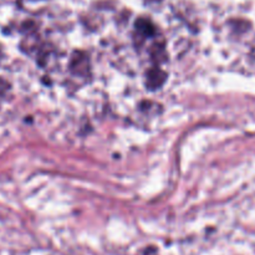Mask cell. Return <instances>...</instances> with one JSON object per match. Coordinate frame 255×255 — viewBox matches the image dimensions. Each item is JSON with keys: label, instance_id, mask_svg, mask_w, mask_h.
Masks as SVG:
<instances>
[{"label": "cell", "instance_id": "7a4b0ae2", "mask_svg": "<svg viewBox=\"0 0 255 255\" xmlns=\"http://www.w3.org/2000/svg\"><path fill=\"white\" fill-rule=\"evenodd\" d=\"M166 80V75L161 71V70L156 69L152 70V71L148 72V77H147V85H148L151 89H156V87H159Z\"/></svg>", "mask_w": 255, "mask_h": 255}, {"label": "cell", "instance_id": "3957f363", "mask_svg": "<svg viewBox=\"0 0 255 255\" xmlns=\"http://www.w3.org/2000/svg\"><path fill=\"white\" fill-rule=\"evenodd\" d=\"M136 29L141 32L143 36H149L151 34H153V26L149 24V21L147 20H138L136 22Z\"/></svg>", "mask_w": 255, "mask_h": 255}, {"label": "cell", "instance_id": "6da1fadb", "mask_svg": "<svg viewBox=\"0 0 255 255\" xmlns=\"http://www.w3.org/2000/svg\"><path fill=\"white\" fill-rule=\"evenodd\" d=\"M71 69L72 71L76 74H85L89 70V62H87V57L82 55L81 52H77L74 55L71 61Z\"/></svg>", "mask_w": 255, "mask_h": 255}]
</instances>
